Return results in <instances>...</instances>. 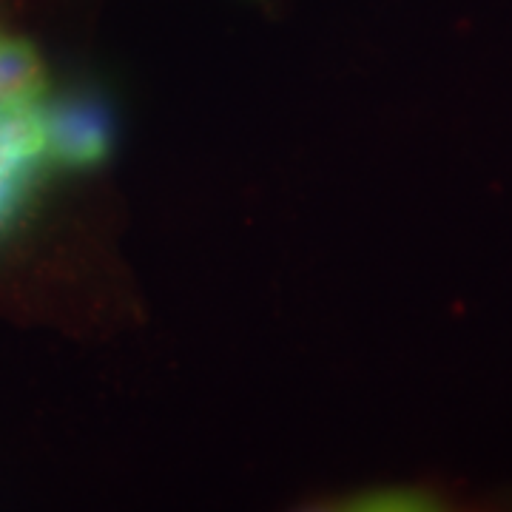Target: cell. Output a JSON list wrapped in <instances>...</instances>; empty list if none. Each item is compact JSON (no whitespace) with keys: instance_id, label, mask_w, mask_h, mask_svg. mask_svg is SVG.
Segmentation results:
<instances>
[{"instance_id":"cell-1","label":"cell","mask_w":512,"mask_h":512,"mask_svg":"<svg viewBox=\"0 0 512 512\" xmlns=\"http://www.w3.org/2000/svg\"><path fill=\"white\" fill-rule=\"evenodd\" d=\"M40 117L49 165L86 171L109 160L114 123L103 97L92 92H69L49 103L40 100Z\"/></svg>"},{"instance_id":"cell-2","label":"cell","mask_w":512,"mask_h":512,"mask_svg":"<svg viewBox=\"0 0 512 512\" xmlns=\"http://www.w3.org/2000/svg\"><path fill=\"white\" fill-rule=\"evenodd\" d=\"M49 168L40 103H0V237L23 217Z\"/></svg>"},{"instance_id":"cell-3","label":"cell","mask_w":512,"mask_h":512,"mask_svg":"<svg viewBox=\"0 0 512 512\" xmlns=\"http://www.w3.org/2000/svg\"><path fill=\"white\" fill-rule=\"evenodd\" d=\"M46 66L32 43L20 37H0V103L32 106L46 97Z\"/></svg>"},{"instance_id":"cell-4","label":"cell","mask_w":512,"mask_h":512,"mask_svg":"<svg viewBox=\"0 0 512 512\" xmlns=\"http://www.w3.org/2000/svg\"><path fill=\"white\" fill-rule=\"evenodd\" d=\"M430 498L419 490H370L350 498V510H427Z\"/></svg>"}]
</instances>
